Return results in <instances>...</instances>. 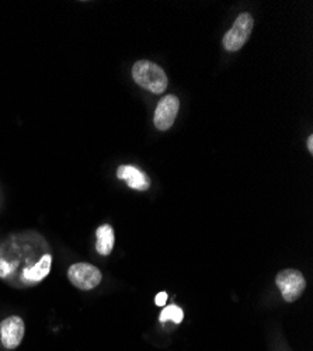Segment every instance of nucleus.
Listing matches in <instances>:
<instances>
[{
	"instance_id": "1",
	"label": "nucleus",
	"mask_w": 313,
	"mask_h": 351,
	"mask_svg": "<svg viewBox=\"0 0 313 351\" xmlns=\"http://www.w3.org/2000/svg\"><path fill=\"white\" fill-rule=\"evenodd\" d=\"M132 77L138 86L153 95L166 92L168 79L166 72L155 62L142 60L132 66Z\"/></svg>"
},
{
	"instance_id": "2",
	"label": "nucleus",
	"mask_w": 313,
	"mask_h": 351,
	"mask_svg": "<svg viewBox=\"0 0 313 351\" xmlns=\"http://www.w3.org/2000/svg\"><path fill=\"white\" fill-rule=\"evenodd\" d=\"M254 27V20L251 14L242 13L235 20L229 32L223 37V48L229 52H236L247 43Z\"/></svg>"
},
{
	"instance_id": "3",
	"label": "nucleus",
	"mask_w": 313,
	"mask_h": 351,
	"mask_svg": "<svg viewBox=\"0 0 313 351\" xmlns=\"http://www.w3.org/2000/svg\"><path fill=\"white\" fill-rule=\"evenodd\" d=\"M275 284L281 291L282 298L287 302H295L303 294V291L306 288L303 274L294 269L279 271L275 278Z\"/></svg>"
},
{
	"instance_id": "4",
	"label": "nucleus",
	"mask_w": 313,
	"mask_h": 351,
	"mask_svg": "<svg viewBox=\"0 0 313 351\" xmlns=\"http://www.w3.org/2000/svg\"><path fill=\"white\" fill-rule=\"evenodd\" d=\"M68 278L76 288L89 291L101 282L103 274L96 266L89 265V263H76L69 267Z\"/></svg>"
},
{
	"instance_id": "5",
	"label": "nucleus",
	"mask_w": 313,
	"mask_h": 351,
	"mask_svg": "<svg viewBox=\"0 0 313 351\" xmlns=\"http://www.w3.org/2000/svg\"><path fill=\"white\" fill-rule=\"evenodd\" d=\"M180 110V100L175 95L164 96L156 106L153 123L159 131H167L173 127Z\"/></svg>"
},
{
	"instance_id": "6",
	"label": "nucleus",
	"mask_w": 313,
	"mask_h": 351,
	"mask_svg": "<svg viewBox=\"0 0 313 351\" xmlns=\"http://www.w3.org/2000/svg\"><path fill=\"white\" fill-rule=\"evenodd\" d=\"M24 320L18 316H9L0 324V340H2V344L9 350L18 347L24 339Z\"/></svg>"
},
{
	"instance_id": "7",
	"label": "nucleus",
	"mask_w": 313,
	"mask_h": 351,
	"mask_svg": "<svg viewBox=\"0 0 313 351\" xmlns=\"http://www.w3.org/2000/svg\"><path fill=\"white\" fill-rule=\"evenodd\" d=\"M117 178L120 180L127 182L128 187L138 190V191H147L151 187V179L148 176L131 165H123L117 169Z\"/></svg>"
},
{
	"instance_id": "8",
	"label": "nucleus",
	"mask_w": 313,
	"mask_h": 351,
	"mask_svg": "<svg viewBox=\"0 0 313 351\" xmlns=\"http://www.w3.org/2000/svg\"><path fill=\"white\" fill-rule=\"evenodd\" d=\"M51 266H52V256L49 253H45L34 266L27 267L25 270H23L21 280L25 284H37V282L42 281L49 274Z\"/></svg>"
},
{
	"instance_id": "9",
	"label": "nucleus",
	"mask_w": 313,
	"mask_h": 351,
	"mask_svg": "<svg viewBox=\"0 0 313 351\" xmlns=\"http://www.w3.org/2000/svg\"><path fill=\"white\" fill-rule=\"evenodd\" d=\"M96 237H97L96 250L101 256H108L112 252L114 245H116V237H114L112 226L111 225L99 226L96 230Z\"/></svg>"
},
{
	"instance_id": "10",
	"label": "nucleus",
	"mask_w": 313,
	"mask_h": 351,
	"mask_svg": "<svg viewBox=\"0 0 313 351\" xmlns=\"http://www.w3.org/2000/svg\"><path fill=\"white\" fill-rule=\"evenodd\" d=\"M183 317H184V312L181 308L176 306V305H170L167 308H164L159 316L162 324H164V322L167 320H173L176 325H180L183 322Z\"/></svg>"
},
{
	"instance_id": "11",
	"label": "nucleus",
	"mask_w": 313,
	"mask_h": 351,
	"mask_svg": "<svg viewBox=\"0 0 313 351\" xmlns=\"http://www.w3.org/2000/svg\"><path fill=\"white\" fill-rule=\"evenodd\" d=\"M166 301H167V294H166V292H160V294L156 295L155 304H156L158 306H164V305H166Z\"/></svg>"
},
{
	"instance_id": "12",
	"label": "nucleus",
	"mask_w": 313,
	"mask_h": 351,
	"mask_svg": "<svg viewBox=\"0 0 313 351\" xmlns=\"http://www.w3.org/2000/svg\"><path fill=\"white\" fill-rule=\"evenodd\" d=\"M306 145H308L309 152L313 154V135H309V138L306 139Z\"/></svg>"
}]
</instances>
